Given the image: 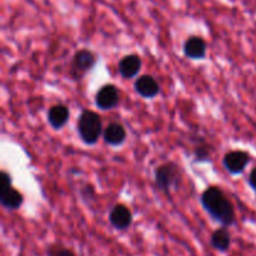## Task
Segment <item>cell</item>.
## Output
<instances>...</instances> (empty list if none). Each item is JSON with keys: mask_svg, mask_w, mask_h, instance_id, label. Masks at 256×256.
I'll return each instance as SVG.
<instances>
[{"mask_svg": "<svg viewBox=\"0 0 256 256\" xmlns=\"http://www.w3.org/2000/svg\"><path fill=\"white\" fill-rule=\"evenodd\" d=\"M200 202L205 212L222 228L232 226L235 222L236 215L234 205L219 186H209L205 189L200 196Z\"/></svg>", "mask_w": 256, "mask_h": 256, "instance_id": "obj_1", "label": "cell"}, {"mask_svg": "<svg viewBox=\"0 0 256 256\" xmlns=\"http://www.w3.org/2000/svg\"><path fill=\"white\" fill-rule=\"evenodd\" d=\"M78 132L82 142L96 144L102 134V122L99 114L92 110H82L78 119Z\"/></svg>", "mask_w": 256, "mask_h": 256, "instance_id": "obj_2", "label": "cell"}, {"mask_svg": "<svg viewBox=\"0 0 256 256\" xmlns=\"http://www.w3.org/2000/svg\"><path fill=\"white\" fill-rule=\"evenodd\" d=\"M155 184L158 189L169 194L172 190H178L182 180L180 169L175 162H165L155 170Z\"/></svg>", "mask_w": 256, "mask_h": 256, "instance_id": "obj_3", "label": "cell"}, {"mask_svg": "<svg viewBox=\"0 0 256 256\" xmlns=\"http://www.w3.org/2000/svg\"><path fill=\"white\" fill-rule=\"evenodd\" d=\"M12 176L8 172H0V202L8 210H18L24 202V196L12 185Z\"/></svg>", "mask_w": 256, "mask_h": 256, "instance_id": "obj_4", "label": "cell"}, {"mask_svg": "<svg viewBox=\"0 0 256 256\" xmlns=\"http://www.w3.org/2000/svg\"><path fill=\"white\" fill-rule=\"evenodd\" d=\"M96 55L88 49L78 50L72 58V75L75 79L84 76L88 72L92 69L96 64Z\"/></svg>", "mask_w": 256, "mask_h": 256, "instance_id": "obj_5", "label": "cell"}, {"mask_svg": "<svg viewBox=\"0 0 256 256\" xmlns=\"http://www.w3.org/2000/svg\"><path fill=\"white\" fill-rule=\"evenodd\" d=\"M249 162V154L246 152H242V150H234V152H226L224 155V159H222L224 168L232 175H239L244 172Z\"/></svg>", "mask_w": 256, "mask_h": 256, "instance_id": "obj_6", "label": "cell"}, {"mask_svg": "<svg viewBox=\"0 0 256 256\" xmlns=\"http://www.w3.org/2000/svg\"><path fill=\"white\" fill-rule=\"evenodd\" d=\"M120 95L119 90L115 85L106 84L100 88L95 96V104L102 110H112L119 105Z\"/></svg>", "mask_w": 256, "mask_h": 256, "instance_id": "obj_7", "label": "cell"}, {"mask_svg": "<svg viewBox=\"0 0 256 256\" xmlns=\"http://www.w3.org/2000/svg\"><path fill=\"white\" fill-rule=\"evenodd\" d=\"M109 222L116 230H126L132 222V214L124 204H116L109 214Z\"/></svg>", "mask_w": 256, "mask_h": 256, "instance_id": "obj_8", "label": "cell"}, {"mask_svg": "<svg viewBox=\"0 0 256 256\" xmlns=\"http://www.w3.org/2000/svg\"><path fill=\"white\" fill-rule=\"evenodd\" d=\"M135 92L145 99H154L160 92V85L152 75H142L135 80Z\"/></svg>", "mask_w": 256, "mask_h": 256, "instance_id": "obj_9", "label": "cell"}, {"mask_svg": "<svg viewBox=\"0 0 256 256\" xmlns=\"http://www.w3.org/2000/svg\"><path fill=\"white\" fill-rule=\"evenodd\" d=\"M206 42L202 36H192L188 38L184 44V54L185 56L192 60H202L206 56Z\"/></svg>", "mask_w": 256, "mask_h": 256, "instance_id": "obj_10", "label": "cell"}, {"mask_svg": "<svg viewBox=\"0 0 256 256\" xmlns=\"http://www.w3.org/2000/svg\"><path fill=\"white\" fill-rule=\"evenodd\" d=\"M142 58L136 54L125 55L119 62V72L124 79H132L142 69Z\"/></svg>", "mask_w": 256, "mask_h": 256, "instance_id": "obj_11", "label": "cell"}, {"mask_svg": "<svg viewBox=\"0 0 256 256\" xmlns=\"http://www.w3.org/2000/svg\"><path fill=\"white\" fill-rule=\"evenodd\" d=\"M102 138L110 146H120L126 140V130L120 122H112L104 129Z\"/></svg>", "mask_w": 256, "mask_h": 256, "instance_id": "obj_12", "label": "cell"}, {"mask_svg": "<svg viewBox=\"0 0 256 256\" xmlns=\"http://www.w3.org/2000/svg\"><path fill=\"white\" fill-rule=\"evenodd\" d=\"M69 109H68V106H65L62 104L54 105L48 112V122L55 130H59L62 128H64L66 125V122H69Z\"/></svg>", "mask_w": 256, "mask_h": 256, "instance_id": "obj_13", "label": "cell"}, {"mask_svg": "<svg viewBox=\"0 0 256 256\" xmlns=\"http://www.w3.org/2000/svg\"><path fill=\"white\" fill-rule=\"evenodd\" d=\"M210 244L218 252H228L232 245V236L226 228H220V229L215 230L210 236Z\"/></svg>", "mask_w": 256, "mask_h": 256, "instance_id": "obj_14", "label": "cell"}, {"mask_svg": "<svg viewBox=\"0 0 256 256\" xmlns=\"http://www.w3.org/2000/svg\"><path fill=\"white\" fill-rule=\"evenodd\" d=\"M194 156H195V162H208L210 158V150L209 148L205 146V145H202V146H198L194 152Z\"/></svg>", "mask_w": 256, "mask_h": 256, "instance_id": "obj_15", "label": "cell"}, {"mask_svg": "<svg viewBox=\"0 0 256 256\" xmlns=\"http://www.w3.org/2000/svg\"><path fill=\"white\" fill-rule=\"evenodd\" d=\"M49 256H76L72 249L64 246H52L48 250Z\"/></svg>", "mask_w": 256, "mask_h": 256, "instance_id": "obj_16", "label": "cell"}, {"mask_svg": "<svg viewBox=\"0 0 256 256\" xmlns=\"http://www.w3.org/2000/svg\"><path fill=\"white\" fill-rule=\"evenodd\" d=\"M249 185L254 189V192H256V168L252 170L249 175Z\"/></svg>", "mask_w": 256, "mask_h": 256, "instance_id": "obj_17", "label": "cell"}, {"mask_svg": "<svg viewBox=\"0 0 256 256\" xmlns=\"http://www.w3.org/2000/svg\"></svg>", "mask_w": 256, "mask_h": 256, "instance_id": "obj_18", "label": "cell"}]
</instances>
